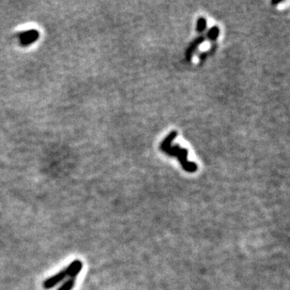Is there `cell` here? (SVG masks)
<instances>
[{
  "label": "cell",
  "instance_id": "7",
  "mask_svg": "<svg viewBox=\"0 0 290 290\" xmlns=\"http://www.w3.org/2000/svg\"><path fill=\"white\" fill-rule=\"evenodd\" d=\"M39 36H33V37H29V38H26V39H23L20 41L22 46H28L30 45L31 43H35L37 40H38Z\"/></svg>",
  "mask_w": 290,
  "mask_h": 290
},
{
  "label": "cell",
  "instance_id": "6",
  "mask_svg": "<svg viewBox=\"0 0 290 290\" xmlns=\"http://www.w3.org/2000/svg\"><path fill=\"white\" fill-rule=\"evenodd\" d=\"M76 286V279H69L66 280L64 283L57 289V290H72Z\"/></svg>",
  "mask_w": 290,
  "mask_h": 290
},
{
  "label": "cell",
  "instance_id": "5",
  "mask_svg": "<svg viewBox=\"0 0 290 290\" xmlns=\"http://www.w3.org/2000/svg\"><path fill=\"white\" fill-rule=\"evenodd\" d=\"M33 36H40V34L38 32V30H36V29L26 30V31H24V32L17 34L16 37L21 41L23 39H26V38H29V37H33Z\"/></svg>",
  "mask_w": 290,
  "mask_h": 290
},
{
  "label": "cell",
  "instance_id": "8",
  "mask_svg": "<svg viewBox=\"0 0 290 290\" xmlns=\"http://www.w3.org/2000/svg\"><path fill=\"white\" fill-rule=\"evenodd\" d=\"M218 35H219V28L217 27V26H214V27H212L209 33L207 34V36L211 39V40H216L217 39V37H218Z\"/></svg>",
  "mask_w": 290,
  "mask_h": 290
},
{
  "label": "cell",
  "instance_id": "3",
  "mask_svg": "<svg viewBox=\"0 0 290 290\" xmlns=\"http://www.w3.org/2000/svg\"><path fill=\"white\" fill-rule=\"evenodd\" d=\"M82 269H83V262L81 260L76 259L65 269V271H66L67 277H70L71 279H76V276L81 272Z\"/></svg>",
  "mask_w": 290,
  "mask_h": 290
},
{
  "label": "cell",
  "instance_id": "2",
  "mask_svg": "<svg viewBox=\"0 0 290 290\" xmlns=\"http://www.w3.org/2000/svg\"><path fill=\"white\" fill-rule=\"evenodd\" d=\"M66 277H67V274L65 269L60 270L59 272L55 273L54 275L47 278L43 282V286L44 290H49L54 289V287H56L59 283H61L63 280H65Z\"/></svg>",
  "mask_w": 290,
  "mask_h": 290
},
{
  "label": "cell",
  "instance_id": "4",
  "mask_svg": "<svg viewBox=\"0 0 290 290\" xmlns=\"http://www.w3.org/2000/svg\"><path fill=\"white\" fill-rule=\"evenodd\" d=\"M204 37H199V38H197V39L191 44V46L189 47V49H188V51H187V54H186L188 60L191 59V55L193 54V51L198 47V45H200V43H202L204 42Z\"/></svg>",
  "mask_w": 290,
  "mask_h": 290
},
{
  "label": "cell",
  "instance_id": "9",
  "mask_svg": "<svg viewBox=\"0 0 290 290\" xmlns=\"http://www.w3.org/2000/svg\"><path fill=\"white\" fill-rule=\"evenodd\" d=\"M206 26H207V23H206L204 18H199L198 22H197V31L202 32L206 28Z\"/></svg>",
  "mask_w": 290,
  "mask_h": 290
},
{
  "label": "cell",
  "instance_id": "1",
  "mask_svg": "<svg viewBox=\"0 0 290 290\" xmlns=\"http://www.w3.org/2000/svg\"><path fill=\"white\" fill-rule=\"evenodd\" d=\"M177 136V132H172L165 140L161 143V151L165 153H167L168 155L170 156H177L181 163L183 164V168L189 172H194L196 171L197 169V166L195 163L193 162H190V161H187V154H188V151L185 149H181V147L178 145V146H175V147H171L170 144L172 142L173 140L175 139V137Z\"/></svg>",
  "mask_w": 290,
  "mask_h": 290
}]
</instances>
